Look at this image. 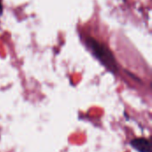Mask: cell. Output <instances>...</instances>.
<instances>
[{"label":"cell","instance_id":"6da1fadb","mask_svg":"<svg viewBox=\"0 0 152 152\" xmlns=\"http://www.w3.org/2000/svg\"><path fill=\"white\" fill-rule=\"evenodd\" d=\"M86 45L92 53L94 55V57L110 72H117L118 71V64L117 61L110 51V49L104 45L103 43H101L95 38H93L91 37H88L86 38Z\"/></svg>","mask_w":152,"mask_h":152},{"label":"cell","instance_id":"7a4b0ae2","mask_svg":"<svg viewBox=\"0 0 152 152\" xmlns=\"http://www.w3.org/2000/svg\"><path fill=\"white\" fill-rule=\"evenodd\" d=\"M132 146L139 152H151L150 142L144 138L134 139L131 142Z\"/></svg>","mask_w":152,"mask_h":152},{"label":"cell","instance_id":"3957f363","mask_svg":"<svg viewBox=\"0 0 152 152\" xmlns=\"http://www.w3.org/2000/svg\"><path fill=\"white\" fill-rule=\"evenodd\" d=\"M0 9H1V7H0ZM0 13H1V11H0Z\"/></svg>","mask_w":152,"mask_h":152}]
</instances>
